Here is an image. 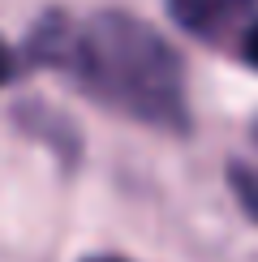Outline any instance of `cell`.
<instances>
[{
    "instance_id": "2",
    "label": "cell",
    "mask_w": 258,
    "mask_h": 262,
    "mask_svg": "<svg viewBox=\"0 0 258 262\" xmlns=\"http://www.w3.org/2000/svg\"><path fill=\"white\" fill-rule=\"evenodd\" d=\"M164 9L181 35L211 48L241 39V30L258 17V0H164Z\"/></svg>"
},
{
    "instance_id": "1",
    "label": "cell",
    "mask_w": 258,
    "mask_h": 262,
    "mask_svg": "<svg viewBox=\"0 0 258 262\" xmlns=\"http://www.w3.org/2000/svg\"><path fill=\"white\" fill-rule=\"evenodd\" d=\"M22 64L52 69L86 99L134 125L159 134H189L185 60L150 21L125 9H95L73 17L64 9L43 13L26 35Z\"/></svg>"
},
{
    "instance_id": "5",
    "label": "cell",
    "mask_w": 258,
    "mask_h": 262,
    "mask_svg": "<svg viewBox=\"0 0 258 262\" xmlns=\"http://www.w3.org/2000/svg\"><path fill=\"white\" fill-rule=\"evenodd\" d=\"M17 73H22V52H13V43L0 35V91H5Z\"/></svg>"
},
{
    "instance_id": "6",
    "label": "cell",
    "mask_w": 258,
    "mask_h": 262,
    "mask_svg": "<svg viewBox=\"0 0 258 262\" xmlns=\"http://www.w3.org/2000/svg\"><path fill=\"white\" fill-rule=\"evenodd\" d=\"M236 52H241V60L250 64V69L258 73V17L250 21V26L241 30V39H236Z\"/></svg>"
},
{
    "instance_id": "4",
    "label": "cell",
    "mask_w": 258,
    "mask_h": 262,
    "mask_svg": "<svg viewBox=\"0 0 258 262\" xmlns=\"http://www.w3.org/2000/svg\"><path fill=\"white\" fill-rule=\"evenodd\" d=\"M224 181H228V193H232V202L241 206V215L258 228V163L228 159L224 163Z\"/></svg>"
},
{
    "instance_id": "3",
    "label": "cell",
    "mask_w": 258,
    "mask_h": 262,
    "mask_svg": "<svg viewBox=\"0 0 258 262\" xmlns=\"http://www.w3.org/2000/svg\"><path fill=\"white\" fill-rule=\"evenodd\" d=\"M17 125L26 129V134H35L39 142H48L52 150H60L64 159H78V146H82L78 129L64 121V116H56L52 107H43V103H22V107H17Z\"/></svg>"
},
{
    "instance_id": "7",
    "label": "cell",
    "mask_w": 258,
    "mask_h": 262,
    "mask_svg": "<svg viewBox=\"0 0 258 262\" xmlns=\"http://www.w3.org/2000/svg\"><path fill=\"white\" fill-rule=\"evenodd\" d=\"M82 262H129V258H121V254H95V258H82Z\"/></svg>"
}]
</instances>
